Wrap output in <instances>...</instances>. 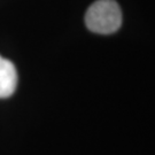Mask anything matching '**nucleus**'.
I'll list each match as a JSON object with an SVG mask.
<instances>
[{
  "label": "nucleus",
  "mask_w": 155,
  "mask_h": 155,
  "mask_svg": "<svg viewBox=\"0 0 155 155\" xmlns=\"http://www.w3.org/2000/svg\"><path fill=\"white\" fill-rule=\"evenodd\" d=\"M122 11L115 0H97L85 14V24L90 31L99 35L116 32L122 25Z\"/></svg>",
  "instance_id": "obj_1"
},
{
  "label": "nucleus",
  "mask_w": 155,
  "mask_h": 155,
  "mask_svg": "<svg viewBox=\"0 0 155 155\" xmlns=\"http://www.w3.org/2000/svg\"><path fill=\"white\" fill-rule=\"evenodd\" d=\"M17 86V71L9 60L0 55V99L9 98Z\"/></svg>",
  "instance_id": "obj_2"
}]
</instances>
